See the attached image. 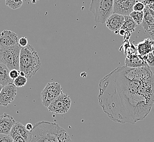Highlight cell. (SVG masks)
<instances>
[{"instance_id":"11","label":"cell","mask_w":154,"mask_h":142,"mask_svg":"<svg viewBox=\"0 0 154 142\" xmlns=\"http://www.w3.org/2000/svg\"><path fill=\"white\" fill-rule=\"evenodd\" d=\"M124 20V15L113 13L107 19L106 24L108 29L116 34H119V31L121 29Z\"/></svg>"},{"instance_id":"9","label":"cell","mask_w":154,"mask_h":142,"mask_svg":"<svg viewBox=\"0 0 154 142\" xmlns=\"http://www.w3.org/2000/svg\"><path fill=\"white\" fill-rule=\"evenodd\" d=\"M17 94V87L14 84L3 86L0 92V106H7L14 100Z\"/></svg>"},{"instance_id":"2","label":"cell","mask_w":154,"mask_h":142,"mask_svg":"<svg viewBox=\"0 0 154 142\" xmlns=\"http://www.w3.org/2000/svg\"><path fill=\"white\" fill-rule=\"evenodd\" d=\"M31 133L29 142H73L67 132L57 123L37 122Z\"/></svg>"},{"instance_id":"25","label":"cell","mask_w":154,"mask_h":142,"mask_svg":"<svg viewBox=\"0 0 154 142\" xmlns=\"http://www.w3.org/2000/svg\"><path fill=\"white\" fill-rule=\"evenodd\" d=\"M9 76L11 79L14 80L20 76V71L17 70V69L11 70L9 71Z\"/></svg>"},{"instance_id":"1","label":"cell","mask_w":154,"mask_h":142,"mask_svg":"<svg viewBox=\"0 0 154 142\" xmlns=\"http://www.w3.org/2000/svg\"><path fill=\"white\" fill-rule=\"evenodd\" d=\"M98 100L112 121L134 124L142 121L154 104V74L149 66L118 67L99 83Z\"/></svg>"},{"instance_id":"28","label":"cell","mask_w":154,"mask_h":142,"mask_svg":"<svg viewBox=\"0 0 154 142\" xmlns=\"http://www.w3.org/2000/svg\"><path fill=\"white\" fill-rule=\"evenodd\" d=\"M142 2L144 3V5L145 6H147V5H149L154 3V0H142Z\"/></svg>"},{"instance_id":"6","label":"cell","mask_w":154,"mask_h":142,"mask_svg":"<svg viewBox=\"0 0 154 142\" xmlns=\"http://www.w3.org/2000/svg\"><path fill=\"white\" fill-rule=\"evenodd\" d=\"M62 94V88L59 83L55 82L48 83L41 92L42 103L48 108L53 101Z\"/></svg>"},{"instance_id":"35","label":"cell","mask_w":154,"mask_h":142,"mask_svg":"<svg viewBox=\"0 0 154 142\" xmlns=\"http://www.w3.org/2000/svg\"><path fill=\"white\" fill-rule=\"evenodd\" d=\"M153 53H154V51H153Z\"/></svg>"},{"instance_id":"34","label":"cell","mask_w":154,"mask_h":142,"mask_svg":"<svg viewBox=\"0 0 154 142\" xmlns=\"http://www.w3.org/2000/svg\"><path fill=\"white\" fill-rule=\"evenodd\" d=\"M3 86L2 85H1L0 84V92H1V90H2V88H3Z\"/></svg>"},{"instance_id":"7","label":"cell","mask_w":154,"mask_h":142,"mask_svg":"<svg viewBox=\"0 0 154 142\" xmlns=\"http://www.w3.org/2000/svg\"><path fill=\"white\" fill-rule=\"evenodd\" d=\"M71 105V100L69 96L67 94H62L51 103L48 109L51 112L63 114L68 112Z\"/></svg>"},{"instance_id":"29","label":"cell","mask_w":154,"mask_h":142,"mask_svg":"<svg viewBox=\"0 0 154 142\" xmlns=\"http://www.w3.org/2000/svg\"><path fill=\"white\" fill-rule=\"evenodd\" d=\"M25 127H26V129L27 130L31 132V131L32 130L33 126V125L32 124H31V123H27V124L26 125Z\"/></svg>"},{"instance_id":"4","label":"cell","mask_w":154,"mask_h":142,"mask_svg":"<svg viewBox=\"0 0 154 142\" xmlns=\"http://www.w3.org/2000/svg\"><path fill=\"white\" fill-rule=\"evenodd\" d=\"M89 10L96 23L104 24L114 13V0H92Z\"/></svg>"},{"instance_id":"27","label":"cell","mask_w":154,"mask_h":142,"mask_svg":"<svg viewBox=\"0 0 154 142\" xmlns=\"http://www.w3.org/2000/svg\"><path fill=\"white\" fill-rule=\"evenodd\" d=\"M13 139V142H26L23 138L21 137H16Z\"/></svg>"},{"instance_id":"31","label":"cell","mask_w":154,"mask_h":142,"mask_svg":"<svg viewBox=\"0 0 154 142\" xmlns=\"http://www.w3.org/2000/svg\"><path fill=\"white\" fill-rule=\"evenodd\" d=\"M148 33L149 35L150 36V37H151V39L154 41V30L149 32Z\"/></svg>"},{"instance_id":"19","label":"cell","mask_w":154,"mask_h":142,"mask_svg":"<svg viewBox=\"0 0 154 142\" xmlns=\"http://www.w3.org/2000/svg\"><path fill=\"white\" fill-rule=\"evenodd\" d=\"M131 18L134 20V21L138 25H141L142 23L143 20L144 18V12H137V11H133L131 12L130 14Z\"/></svg>"},{"instance_id":"14","label":"cell","mask_w":154,"mask_h":142,"mask_svg":"<svg viewBox=\"0 0 154 142\" xmlns=\"http://www.w3.org/2000/svg\"><path fill=\"white\" fill-rule=\"evenodd\" d=\"M143 12L144 18L141 25L145 31L149 32L154 30V11L148 6H145Z\"/></svg>"},{"instance_id":"8","label":"cell","mask_w":154,"mask_h":142,"mask_svg":"<svg viewBox=\"0 0 154 142\" xmlns=\"http://www.w3.org/2000/svg\"><path fill=\"white\" fill-rule=\"evenodd\" d=\"M142 0H114V13L126 16L133 12V7Z\"/></svg>"},{"instance_id":"13","label":"cell","mask_w":154,"mask_h":142,"mask_svg":"<svg viewBox=\"0 0 154 142\" xmlns=\"http://www.w3.org/2000/svg\"><path fill=\"white\" fill-rule=\"evenodd\" d=\"M9 135L13 139L16 137H21L23 138L26 142H30L31 133L27 130L26 127L20 122H16L13 127H12Z\"/></svg>"},{"instance_id":"17","label":"cell","mask_w":154,"mask_h":142,"mask_svg":"<svg viewBox=\"0 0 154 142\" xmlns=\"http://www.w3.org/2000/svg\"><path fill=\"white\" fill-rule=\"evenodd\" d=\"M9 70L5 64L0 62V84L5 86L13 84V81L9 77Z\"/></svg>"},{"instance_id":"12","label":"cell","mask_w":154,"mask_h":142,"mask_svg":"<svg viewBox=\"0 0 154 142\" xmlns=\"http://www.w3.org/2000/svg\"><path fill=\"white\" fill-rule=\"evenodd\" d=\"M16 122L13 117L7 113L0 116V134H9Z\"/></svg>"},{"instance_id":"5","label":"cell","mask_w":154,"mask_h":142,"mask_svg":"<svg viewBox=\"0 0 154 142\" xmlns=\"http://www.w3.org/2000/svg\"><path fill=\"white\" fill-rule=\"evenodd\" d=\"M21 48L19 44L9 47H0V62L5 64L9 71L12 69L20 71V55Z\"/></svg>"},{"instance_id":"20","label":"cell","mask_w":154,"mask_h":142,"mask_svg":"<svg viewBox=\"0 0 154 142\" xmlns=\"http://www.w3.org/2000/svg\"><path fill=\"white\" fill-rule=\"evenodd\" d=\"M23 4V0H6V5L11 9L20 8Z\"/></svg>"},{"instance_id":"23","label":"cell","mask_w":154,"mask_h":142,"mask_svg":"<svg viewBox=\"0 0 154 142\" xmlns=\"http://www.w3.org/2000/svg\"><path fill=\"white\" fill-rule=\"evenodd\" d=\"M145 5L142 2H138L133 7V11L137 12L143 11L145 8Z\"/></svg>"},{"instance_id":"22","label":"cell","mask_w":154,"mask_h":142,"mask_svg":"<svg viewBox=\"0 0 154 142\" xmlns=\"http://www.w3.org/2000/svg\"><path fill=\"white\" fill-rule=\"evenodd\" d=\"M143 59L145 61L146 64L151 67H154V55L153 52L150 53L148 54L142 56Z\"/></svg>"},{"instance_id":"18","label":"cell","mask_w":154,"mask_h":142,"mask_svg":"<svg viewBox=\"0 0 154 142\" xmlns=\"http://www.w3.org/2000/svg\"><path fill=\"white\" fill-rule=\"evenodd\" d=\"M124 22L121 29L125 30L126 32L130 33L134 32L136 30L137 24L134 21L130 15L124 16Z\"/></svg>"},{"instance_id":"3","label":"cell","mask_w":154,"mask_h":142,"mask_svg":"<svg viewBox=\"0 0 154 142\" xmlns=\"http://www.w3.org/2000/svg\"><path fill=\"white\" fill-rule=\"evenodd\" d=\"M41 66L37 52L31 45L21 48L20 55V71L24 72L27 78L32 77Z\"/></svg>"},{"instance_id":"30","label":"cell","mask_w":154,"mask_h":142,"mask_svg":"<svg viewBox=\"0 0 154 142\" xmlns=\"http://www.w3.org/2000/svg\"><path fill=\"white\" fill-rule=\"evenodd\" d=\"M126 31L124 29H121L119 31V34L120 36H124L126 35Z\"/></svg>"},{"instance_id":"33","label":"cell","mask_w":154,"mask_h":142,"mask_svg":"<svg viewBox=\"0 0 154 142\" xmlns=\"http://www.w3.org/2000/svg\"><path fill=\"white\" fill-rule=\"evenodd\" d=\"M20 76H23V77H25V74L24 72H21V71H20Z\"/></svg>"},{"instance_id":"16","label":"cell","mask_w":154,"mask_h":142,"mask_svg":"<svg viewBox=\"0 0 154 142\" xmlns=\"http://www.w3.org/2000/svg\"><path fill=\"white\" fill-rule=\"evenodd\" d=\"M126 66L130 68H139L148 66L143 59L142 56L139 54L130 55L127 56L125 60Z\"/></svg>"},{"instance_id":"15","label":"cell","mask_w":154,"mask_h":142,"mask_svg":"<svg viewBox=\"0 0 154 142\" xmlns=\"http://www.w3.org/2000/svg\"><path fill=\"white\" fill-rule=\"evenodd\" d=\"M137 49L138 54L142 56L152 53L154 51V41L151 38L145 39L137 45Z\"/></svg>"},{"instance_id":"32","label":"cell","mask_w":154,"mask_h":142,"mask_svg":"<svg viewBox=\"0 0 154 142\" xmlns=\"http://www.w3.org/2000/svg\"><path fill=\"white\" fill-rule=\"evenodd\" d=\"M147 6H148L149 7L152 11H154V3H152V4H151V5H147Z\"/></svg>"},{"instance_id":"24","label":"cell","mask_w":154,"mask_h":142,"mask_svg":"<svg viewBox=\"0 0 154 142\" xmlns=\"http://www.w3.org/2000/svg\"><path fill=\"white\" fill-rule=\"evenodd\" d=\"M0 142H13V139L9 134H0Z\"/></svg>"},{"instance_id":"26","label":"cell","mask_w":154,"mask_h":142,"mask_svg":"<svg viewBox=\"0 0 154 142\" xmlns=\"http://www.w3.org/2000/svg\"><path fill=\"white\" fill-rule=\"evenodd\" d=\"M18 44L20 45L21 47H25L28 45V40L26 37H22L21 38L19 39Z\"/></svg>"},{"instance_id":"10","label":"cell","mask_w":154,"mask_h":142,"mask_svg":"<svg viewBox=\"0 0 154 142\" xmlns=\"http://www.w3.org/2000/svg\"><path fill=\"white\" fill-rule=\"evenodd\" d=\"M17 35L11 31L5 30L0 33V47L6 48L18 45Z\"/></svg>"},{"instance_id":"21","label":"cell","mask_w":154,"mask_h":142,"mask_svg":"<svg viewBox=\"0 0 154 142\" xmlns=\"http://www.w3.org/2000/svg\"><path fill=\"white\" fill-rule=\"evenodd\" d=\"M27 79L26 77L19 76L13 81V84L17 88H21L26 85Z\"/></svg>"}]
</instances>
